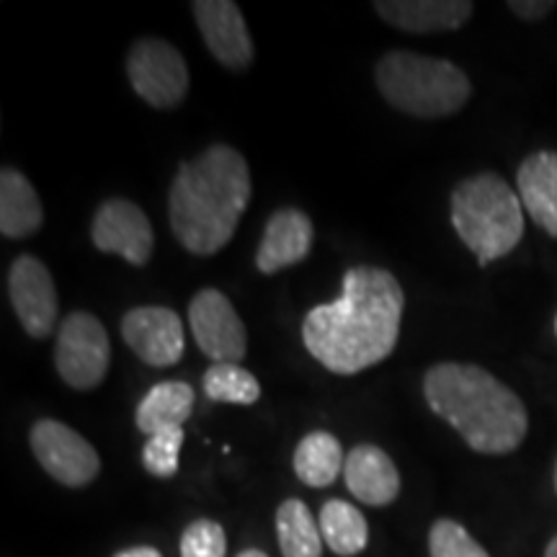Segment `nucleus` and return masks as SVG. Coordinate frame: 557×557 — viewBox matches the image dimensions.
<instances>
[{
  "label": "nucleus",
  "mask_w": 557,
  "mask_h": 557,
  "mask_svg": "<svg viewBox=\"0 0 557 557\" xmlns=\"http://www.w3.org/2000/svg\"><path fill=\"white\" fill-rule=\"evenodd\" d=\"M45 222L39 194L32 181L16 169L0 173V233L3 238L21 240L37 233Z\"/></svg>",
  "instance_id": "obj_18"
},
{
  "label": "nucleus",
  "mask_w": 557,
  "mask_h": 557,
  "mask_svg": "<svg viewBox=\"0 0 557 557\" xmlns=\"http://www.w3.org/2000/svg\"><path fill=\"white\" fill-rule=\"evenodd\" d=\"M184 447V429H169L150 436L143 447V468L152 478H173L178 472V455Z\"/></svg>",
  "instance_id": "obj_25"
},
{
  "label": "nucleus",
  "mask_w": 557,
  "mask_h": 557,
  "mask_svg": "<svg viewBox=\"0 0 557 557\" xmlns=\"http://www.w3.org/2000/svg\"><path fill=\"white\" fill-rule=\"evenodd\" d=\"M508 9L524 21H540L555 11V3H549V0H511Z\"/></svg>",
  "instance_id": "obj_27"
},
{
  "label": "nucleus",
  "mask_w": 557,
  "mask_h": 557,
  "mask_svg": "<svg viewBox=\"0 0 557 557\" xmlns=\"http://www.w3.org/2000/svg\"><path fill=\"white\" fill-rule=\"evenodd\" d=\"M238 557H269V555L263 553V549H256V547H250V549H243V553H240Z\"/></svg>",
  "instance_id": "obj_29"
},
{
  "label": "nucleus",
  "mask_w": 557,
  "mask_h": 557,
  "mask_svg": "<svg viewBox=\"0 0 557 557\" xmlns=\"http://www.w3.org/2000/svg\"><path fill=\"white\" fill-rule=\"evenodd\" d=\"M129 86L152 109H173L189 94V65L171 41L143 37L127 54Z\"/></svg>",
  "instance_id": "obj_7"
},
{
  "label": "nucleus",
  "mask_w": 557,
  "mask_h": 557,
  "mask_svg": "<svg viewBox=\"0 0 557 557\" xmlns=\"http://www.w3.org/2000/svg\"><path fill=\"white\" fill-rule=\"evenodd\" d=\"M431 557H491L487 549L472 537L459 521L438 519L429 532Z\"/></svg>",
  "instance_id": "obj_24"
},
{
  "label": "nucleus",
  "mask_w": 557,
  "mask_h": 557,
  "mask_svg": "<svg viewBox=\"0 0 557 557\" xmlns=\"http://www.w3.org/2000/svg\"><path fill=\"white\" fill-rule=\"evenodd\" d=\"M181 557H225L227 555V537L220 521L197 519L181 534L178 545Z\"/></svg>",
  "instance_id": "obj_26"
},
{
  "label": "nucleus",
  "mask_w": 557,
  "mask_h": 557,
  "mask_svg": "<svg viewBox=\"0 0 557 557\" xmlns=\"http://www.w3.org/2000/svg\"><path fill=\"white\" fill-rule=\"evenodd\" d=\"M189 329L197 341L199 351L212 364L230 361L238 364L248 354V333L246 325L233 308L225 292L205 287L191 297L189 302Z\"/></svg>",
  "instance_id": "obj_9"
},
{
  "label": "nucleus",
  "mask_w": 557,
  "mask_h": 557,
  "mask_svg": "<svg viewBox=\"0 0 557 557\" xmlns=\"http://www.w3.org/2000/svg\"><path fill=\"white\" fill-rule=\"evenodd\" d=\"M423 398L480 455H511L527 438V406L511 387L478 364H434L423 374Z\"/></svg>",
  "instance_id": "obj_3"
},
{
  "label": "nucleus",
  "mask_w": 557,
  "mask_h": 557,
  "mask_svg": "<svg viewBox=\"0 0 557 557\" xmlns=\"http://www.w3.org/2000/svg\"><path fill=\"white\" fill-rule=\"evenodd\" d=\"M374 11L382 21L408 34L457 32L472 18L470 0H377Z\"/></svg>",
  "instance_id": "obj_16"
},
{
  "label": "nucleus",
  "mask_w": 557,
  "mask_h": 557,
  "mask_svg": "<svg viewBox=\"0 0 557 557\" xmlns=\"http://www.w3.org/2000/svg\"><path fill=\"white\" fill-rule=\"evenodd\" d=\"M201 39L212 58L227 70H246L253 62V39L243 11L233 0H197L191 3Z\"/></svg>",
  "instance_id": "obj_13"
},
{
  "label": "nucleus",
  "mask_w": 557,
  "mask_h": 557,
  "mask_svg": "<svg viewBox=\"0 0 557 557\" xmlns=\"http://www.w3.org/2000/svg\"><path fill=\"white\" fill-rule=\"evenodd\" d=\"M9 295L21 329L34 341H45L58 329L60 302L52 271L37 256H18L9 269Z\"/></svg>",
  "instance_id": "obj_10"
},
{
  "label": "nucleus",
  "mask_w": 557,
  "mask_h": 557,
  "mask_svg": "<svg viewBox=\"0 0 557 557\" xmlns=\"http://www.w3.org/2000/svg\"><path fill=\"white\" fill-rule=\"evenodd\" d=\"M374 83L389 107L418 120H444L457 114L472 96L470 78L462 67L413 50L382 54L374 67Z\"/></svg>",
  "instance_id": "obj_4"
},
{
  "label": "nucleus",
  "mask_w": 557,
  "mask_h": 557,
  "mask_svg": "<svg viewBox=\"0 0 557 557\" xmlns=\"http://www.w3.org/2000/svg\"><path fill=\"white\" fill-rule=\"evenodd\" d=\"M312 240H315V227L302 209H276L263 227L261 246L256 250V269L261 274H278L297 267L310 256Z\"/></svg>",
  "instance_id": "obj_14"
},
{
  "label": "nucleus",
  "mask_w": 557,
  "mask_h": 557,
  "mask_svg": "<svg viewBox=\"0 0 557 557\" xmlns=\"http://www.w3.org/2000/svg\"><path fill=\"white\" fill-rule=\"evenodd\" d=\"M253 181L246 158L230 145H209L184 160L169 191V220L176 240L194 256H214L233 240L248 209Z\"/></svg>",
  "instance_id": "obj_2"
},
{
  "label": "nucleus",
  "mask_w": 557,
  "mask_h": 557,
  "mask_svg": "<svg viewBox=\"0 0 557 557\" xmlns=\"http://www.w3.org/2000/svg\"><path fill=\"white\" fill-rule=\"evenodd\" d=\"M114 557H163V555H160V549H156V547L139 545V547L122 549V553H116Z\"/></svg>",
  "instance_id": "obj_28"
},
{
  "label": "nucleus",
  "mask_w": 557,
  "mask_h": 557,
  "mask_svg": "<svg viewBox=\"0 0 557 557\" xmlns=\"http://www.w3.org/2000/svg\"><path fill=\"white\" fill-rule=\"evenodd\" d=\"M320 534L325 547L338 557H354L364 553L369 542V527L364 513L348 500L331 498L320 508Z\"/></svg>",
  "instance_id": "obj_21"
},
{
  "label": "nucleus",
  "mask_w": 557,
  "mask_h": 557,
  "mask_svg": "<svg viewBox=\"0 0 557 557\" xmlns=\"http://www.w3.org/2000/svg\"><path fill=\"white\" fill-rule=\"evenodd\" d=\"M111 364L109 333L96 315L86 310L70 312L54 338V367L67 387L96 389L107 380Z\"/></svg>",
  "instance_id": "obj_6"
},
{
  "label": "nucleus",
  "mask_w": 557,
  "mask_h": 557,
  "mask_svg": "<svg viewBox=\"0 0 557 557\" xmlns=\"http://www.w3.org/2000/svg\"><path fill=\"white\" fill-rule=\"evenodd\" d=\"M545 557H557V534L549 540V545L545 547Z\"/></svg>",
  "instance_id": "obj_30"
},
{
  "label": "nucleus",
  "mask_w": 557,
  "mask_h": 557,
  "mask_svg": "<svg viewBox=\"0 0 557 557\" xmlns=\"http://www.w3.org/2000/svg\"><path fill=\"white\" fill-rule=\"evenodd\" d=\"M201 389L209 400L230 403V406H253L261 398L259 380L248 369L230 364V361L209 367L201 377Z\"/></svg>",
  "instance_id": "obj_23"
},
{
  "label": "nucleus",
  "mask_w": 557,
  "mask_h": 557,
  "mask_svg": "<svg viewBox=\"0 0 557 557\" xmlns=\"http://www.w3.org/2000/svg\"><path fill=\"white\" fill-rule=\"evenodd\" d=\"M555 333H557V320H555Z\"/></svg>",
  "instance_id": "obj_32"
},
{
  "label": "nucleus",
  "mask_w": 557,
  "mask_h": 557,
  "mask_svg": "<svg viewBox=\"0 0 557 557\" xmlns=\"http://www.w3.org/2000/svg\"><path fill=\"white\" fill-rule=\"evenodd\" d=\"M344 480L348 493L364 506H389L400 496V472L393 457L374 444H357L346 455Z\"/></svg>",
  "instance_id": "obj_15"
},
{
  "label": "nucleus",
  "mask_w": 557,
  "mask_h": 557,
  "mask_svg": "<svg viewBox=\"0 0 557 557\" xmlns=\"http://www.w3.org/2000/svg\"><path fill=\"white\" fill-rule=\"evenodd\" d=\"M555 493H557V462H555Z\"/></svg>",
  "instance_id": "obj_31"
},
{
  "label": "nucleus",
  "mask_w": 557,
  "mask_h": 557,
  "mask_svg": "<svg viewBox=\"0 0 557 557\" xmlns=\"http://www.w3.org/2000/svg\"><path fill=\"white\" fill-rule=\"evenodd\" d=\"M276 540L284 557H323L320 521L299 498H287L276 508Z\"/></svg>",
  "instance_id": "obj_22"
},
{
  "label": "nucleus",
  "mask_w": 557,
  "mask_h": 557,
  "mask_svg": "<svg viewBox=\"0 0 557 557\" xmlns=\"http://www.w3.org/2000/svg\"><path fill=\"white\" fill-rule=\"evenodd\" d=\"M519 199L527 214L557 238V152L540 150L524 158L517 173Z\"/></svg>",
  "instance_id": "obj_17"
},
{
  "label": "nucleus",
  "mask_w": 557,
  "mask_h": 557,
  "mask_svg": "<svg viewBox=\"0 0 557 557\" xmlns=\"http://www.w3.org/2000/svg\"><path fill=\"white\" fill-rule=\"evenodd\" d=\"M122 338L148 367H173L184 357V320L163 305H139L124 312Z\"/></svg>",
  "instance_id": "obj_12"
},
{
  "label": "nucleus",
  "mask_w": 557,
  "mask_h": 557,
  "mask_svg": "<svg viewBox=\"0 0 557 557\" xmlns=\"http://www.w3.org/2000/svg\"><path fill=\"white\" fill-rule=\"evenodd\" d=\"M403 310L406 295L395 274L380 267H351L341 297L305 315V348L329 372L351 377L395 351Z\"/></svg>",
  "instance_id": "obj_1"
},
{
  "label": "nucleus",
  "mask_w": 557,
  "mask_h": 557,
  "mask_svg": "<svg viewBox=\"0 0 557 557\" xmlns=\"http://www.w3.org/2000/svg\"><path fill=\"white\" fill-rule=\"evenodd\" d=\"M90 240L101 253L122 256L132 267H148L156 250L150 218L135 201L122 197L101 201L90 222Z\"/></svg>",
  "instance_id": "obj_11"
},
{
  "label": "nucleus",
  "mask_w": 557,
  "mask_h": 557,
  "mask_svg": "<svg viewBox=\"0 0 557 557\" xmlns=\"http://www.w3.org/2000/svg\"><path fill=\"white\" fill-rule=\"evenodd\" d=\"M34 457L52 480L65 487H86L99 478L101 457L94 444L67 423L41 418L29 431Z\"/></svg>",
  "instance_id": "obj_8"
},
{
  "label": "nucleus",
  "mask_w": 557,
  "mask_h": 557,
  "mask_svg": "<svg viewBox=\"0 0 557 557\" xmlns=\"http://www.w3.org/2000/svg\"><path fill=\"white\" fill-rule=\"evenodd\" d=\"M194 410V387L189 382L165 380L158 382L156 387L148 389L143 400H139L135 423L145 436H156L160 431L184 429L186 418Z\"/></svg>",
  "instance_id": "obj_19"
},
{
  "label": "nucleus",
  "mask_w": 557,
  "mask_h": 557,
  "mask_svg": "<svg viewBox=\"0 0 557 557\" xmlns=\"http://www.w3.org/2000/svg\"><path fill=\"white\" fill-rule=\"evenodd\" d=\"M346 465L344 447L331 431H310L299 438L292 457L295 475L308 487H329L336 483Z\"/></svg>",
  "instance_id": "obj_20"
},
{
  "label": "nucleus",
  "mask_w": 557,
  "mask_h": 557,
  "mask_svg": "<svg viewBox=\"0 0 557 557\" xmlns=\"http://www.w3.org/2000/svg\"><path fill=\"white\" fill-rule=\"evenodd\" d=\"M451 225L485 267L511 253L524 238V205L496 173H478L451 191Z\"/></svg>",
  "instance_id": "obj_5"
}]
</instances>
